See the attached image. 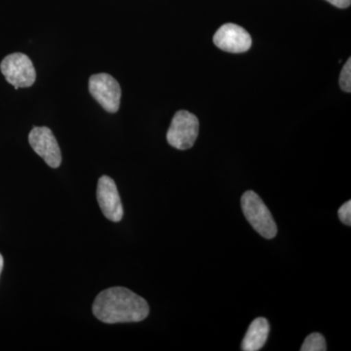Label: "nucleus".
<instances>
[{
  "label": "nucleus",
  "instance_id": "f257e3e1",
  "mask_svg": "<svg viewBox=\"0 0 351 351\" xmlns=\"http://www.w3.org/2000/svg\"><path fill=\"white\" fill-rule=\"evenodd\" d=\"M94 315L107 324L140 322L149 316V306L142 297L124 287H112L97 295Z\"/></svg>",
  "mask_w": 351,
  "mask_h": 351
},
{
  "label": "nucleus",
  "instance_id": "f03ea898",
  "mask_svg": "<svg viewBox=\"0 0 351 351\" xmlns=\"http://www.w3.org/2000/svg\"><path fill=\"white\" fill-rule=\"evenodd\" d=\"M242 211L254 230L267 239L276 237L277 226L274 217L260 197L253 191H248L241 197Z\"/></svg>",
  "mask_w": 351,
  "mask_h": 351
},
{
  "label": "nucleus",
  "instance_id": "7ed1b4c3",
  "mask_svg": "<svg viewBox=\"0 0 351 351\" xmlns=\"http://www.w3.org/2000/svg\"><path fill=\"white\" fill-rule=\"evenodd\" d=\"M198 132L199 121L197 117L188 110H179L171 122L167 132V141L175 149L186 151L195 145Z\"/></svg>",
  "mask_w": 351,
  "mask_h": 351
},
{
  "label": "nucleus",
  "instance_id": "20e7f679",
  "mask_svg": "<svg viewBox=\"0 0 351 351\" xmlns=\"http://www.w3.org/2000/svg\"><path fill=\"white\" fill-rule=\"evenodd\" d=\"M2 75L15 89L31 87L36 82V73L32 60L23 53H14L2 60Z\"/></svg>",
  "mask_w": 351,
  "mask_h": 351
},
{
  "label": "nucleus",
  "instance_id": "39448f33",
  "mask_svg": "<svg viewBox=\"0 0 351 351\" xmlns=\"http://www.w3.org/2000/svg\"><path fill=\"white\" fill-rule=\"evenodd\" d=\"M89 91L108 112L114 113L119 110L121 88L112 75L104 73L92 75L89 80Z\"/></svg>",
  "mask_w": 351,
  "mask_h": 351
},
{
  "label": "nucleus",
  "instance_id": "423d86ee",
  "mask_svg": "<svg viewBox=\"0 0 351 351\" xmlns=\"http://www.w3.org/2000/svg\"><path fill=\"white\" fill-rule=\"evenodd\" d=\"M29 145L51 168L62 163V154L54 134L47 127H34L29 135Z\"/></svg>",
  "mask_w": 351,
  "mask_h": 351
},
{
  "label": "nucleus",
  "instance_id": "0eeeda50",
  "mask_svg": "<svg viewBox=\"0 0 351 351\" xmlns=\"http://www.w3.org/2000/svg\"><path fill=\"white\" fill-rule=\"evenodd\" d=\"M97 199L106 218L114 223L121 221L123 218V207L117 184L112 178L101 176L99 179Z\"/></svg>",
  "mask_w": 351,
  "mask_h": 351
},
{
  "label": "nucleus",
  "instance_id": "6e6552de",
  "mask_svg": "<svg viewBox=\"0 0 351 351\" xmlns=\"http://www.w3.org/2000/svg\"><path fill=\"white\" fill-rule=\"evenodd\" d=\"M214 43L226 52L243 53L250 49L252 38L248 32L240 25L226 24L215 34Z\"/></svg>",
  "mask_w": 351,
  "mask_h": 351
},
{
  "label": "nucleus",
  "instance_id": "1a4fd4ad",
  "mask_svg": "<svg viewBox=\"0 0 351 351\" xmlns=\"http://www.w3.org/2000/svg\"><path fill=\"white\" fill-rule=\"evenodd\" d=\"M269 335V323L263 317H258L251 323L248 331L242 341L241 350L243 351H258L262 350L267 343Z\"/></svg>",
  "mask_w": 351,
  "mask_h": 351
},
{
  "label": "nucleus",
  "instance_id": "9d476101",
  "mask_svg": "<svg viewBox=\"0 0 351 351\" xmlns=\"http://www.w3.org/2000/svg\"><path fill=\"white\" fill-rule=\"evenodd\" d=\"M302 351H326V341L319 332H313L304 339Z\"/></svg>",
  "mask_w": 351,
  "mask_h": 351
},
{
  "label": "nucleus",
  "instance_id": "9b49d317",
  "mask_svg": "<svg viewBox=\"0 0 351 351\" xmlns=\"http://www.w3.org/2000/svg\"><path fill=\"white\" fill-rule=\"evenodd\" d=\"M339 85L341 89L348 93L351 92V59L348 60L339 76Z\"/></svg>",
  "mask_w": 351,
  "mask_h": 351
},
{
  "label": "nucleus",
  "instance_id": "f8f14e48",
  "mask_svg": "<svg viewBox=\"0 0 351 351\" xmlns=\"http://www.w3.org/2000/svg\"><path fill=\"white\" fill-rule=\"evenodd\" d=\"M339 218L345 225L351 226V201L348 200L343 206L339 207Z\"/></svg>",
  "mask_w": 351,
  "mask_h": 351
},
{
  "label": "nucleus",
  "instance_id": "ddd939ff",
  "mask_svg": "<svg viewBox=\"0 0 351 351\" xmlns=\"http://www.w3.org/2000/svg\"><path fill=\"white\" fill-rule=\"evenodd\" d=\"M328 2L332 5L338 7V8H348L350 6L351 0H327Z\"/></svg>",
  "mask_w": 351,
  "mask_h": 351
},
{
  "label": "nucleus",
  "instance_id": "4468645a",
  "mask_svg": "<svg viewBox=\"0 0 351 351\" xmlns=\"http://www.w3.org/2000/svg\"><path fill=\"white\" fill-rule=\"evenodd\" d=\"M2 269H3V257H2L1 254H0V274H1Z\"/></svg>",
  "mask_w": 351,
  "mask_h": 351
}]
</instances>
